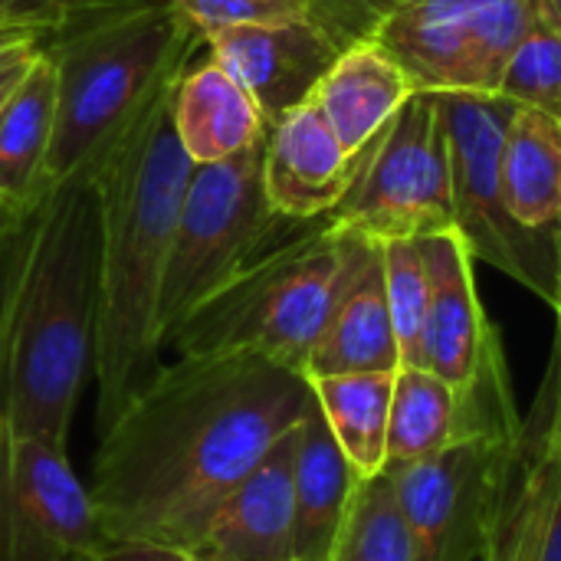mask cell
Returning a JSON list of instances; mask_svg holds the SVG:
<instances>
[{"mask_svg":"<svg viewBox=\"0 0 561 561\" xmlns=\"http://www.w3.org/2000/svg\"><path fill=\"white\" fill-rule=\"evenodd\" d=\"M329 220L381 243L457 230L450 145L437 92H411L371 141L355 184Z\"/></svg>","mask_w":561,"mask_h":561,"instance_id":"obj_9","label":"cell"},{"mask_svg":"<svg viewBox=\"0 0 561 561\" xmlns=\"http://www.w3.org/2000/svg\"><path fill=\"white\" fill-rule=\"evenodd\" d=\"M411 92L414 89L401 66L371 39H358L345 46L332 69L322 76L312 102L339 135L342 148L358 154L391 125Z\"/></svg>","mask_w":561,"mask_h":561,"instance_id":"obj_20","label":"cell"},{"mask_svg":"<svg viewBox=\"0 0 561 561\" xmlns=\"http://www.w3.org/2000/svg\"><path fill=\"white\" fill-rule=\"evenodd\" d=\"M411 0H312V16H319L345 46L368 39L375 23Z\"/></svg>","mask_w":561,"mask_h":561,"instance_id":"obj_29","label":"cell"},{"mask_svg":"<svg viewBox=\"0 0 561 561\" xmlns=\"http://www.w3.org/2000/svg\"><path fill=\"white\" fill-rule=\"evenodd\" d=\"M112 561H191V556L171 552V549H125L112 556Z\"/></svg>","mask_w":561,"mask_h":561,"instance_id":"obj_32","label":"cell"},{"mask_svg":"<svg viewBox=\"0 0 561 561\" xmlns=\"http://www.w3.org/2000/svg\"><path fill=\"white\" fill-rule=\"evenodd\" d=\"M312 398L348 457L358 480L378 477L388 460V417L394 371H358L309 378Z\"/></svg>","mask_w":561,"mask_h":561,"instance_id":"obj_23","label":"cell"},{"mask_svg":"<svg viewBox=\"0 0 561 561\" xmlns=\"http://www.w3.org/2000/svg\"><path fill=\"white\" fill-rule=\"evenodd\" d=\"M99 322L92 178L46 191L0 256V421L66 450Z\"/></svg>","mask_w":561,"mask_h":561,"instance_id":"obj_2","label":"cell"},{"mask_svg":"<svg viewBox=\"0 0 561 561\" xmlns=\"http://www.w3.org/2000/svg\"><path fill=\"white\" fill-rule=\"evenodd\" d=\"M503 197L526 230L556 233L561 220V122L519 105L503 138Z\"/></svg>","mask_w":561,"mask_h":561,"instance_id":"obj_22","label":"cell"},{"mask_svg":"<svg viewBox=\"0 0 561 561\" xmlns=\"http://www.w3.org/2000/svg\"><path fill=\"white\" fill-rule=\"evenodd\" d=\"M460 440L457 388L427 368H398L388 417V460L404 467Z\"/></svg>","mask_w":561,"mask_h":561,"instance_id":"obj_24","label":"cell"},{"mask_svg":"<svg viewBox=\"0 0 561 561\" xmlns=\"http://www.w3.org/2000/svg\"><path fill=\"white\" fill-rule=\"evenodd\" d=\"M263 154L266 138L227 161L194 164L161 283V345H168L171 332L204 299H210L247 263L273 247L283 224H293L270 207L263 187Z\"/></svg>","mask_w":561,"mask_h":561,"instance_id":"obj_6","label":"cell"},{"mask_svg":"<svg viewBox=\"0 0 561 561\" xmlns=\"http://www.w3.org/2000/svg\"><path fill=\"white\" fill-rule=\"evenodd\" d=\"M368 148L371 141L348 154L319 105L312 99L302 102L266 135L263 187L270 207L293 224L329 217L355 184Z\"/></svg>","mask_w":561,"mask_h":561,"instance_id":"obj_14","label":"cell"},{"mask_svg":"<svg viewBox=\"0 0 561 561\" xmlns=\"http://www.w3.org/2000/svg\"><path fill=\"white\" fill-rule=\"evenodd\" d=\"M309 3H312V0H309Z\"/></svg>","mask_w":561,"mask_h":561,"instance_id":"obj_36","label":"cell"},{"mask_svg":"<svg viewBox=\"0 0 561 561\" xmlns=\"http://www.w3.org/2000/svg\"><path fill=\"white\" fill-rule=\"evenodd\" d=\"M358 477L332 437L319 404L299 421L293 457V503H296V559L332 561L342 536Z\"/></svg>","mask_w":561,"mask_h":561,"instance_id":"obj_19","label":"cell"},{"mask_svg":"<svg viewBox=\"0 0 561 561\" xmlns=\"http://www.w3.org/2000/svg\"><path fill=\"white\" fill-rule=\"evenodd\" d=\"M427 270V319L421 365L447 385H467L500 339L473 279V253L457 230L417 237Z\"/></svg>","mask_w":561,"mask_h":561,"instance_id":"obj_15","label":"cell"},{"mask_svg":"<svg viewBox=\"0 0 561 561\" xmlns=\"http://www.w3.org/2000/svg\"><path fill=\"white\" fill-rule=\"evenodd\" d=\"M332 561H414L411 529L388 470L358 480Z\"/></svg>","mask_w":561,"mask_h":561,"instance_id":"obj_25","label":"cell"},{"mask_svg":"<svg viewBox=\"0 0 561 561\" xmlns=\"http://www.w3.org/2000/svg\"><path fill=\"white\" fill-rule=\"evenodd\" d=\"M539 0H411L375 23L414 92H496L519 43L542 23Z\"/></svg>","mask_w":561,"mask_h":561,"instance_id":"obj_8","label":"cell"},{"mask_svg":"<svg viewBox=\"0 0 561 561\" xmlns=\"http://www.w3.org/2000/svg\"><path fill=\"white\" fill-rule=\"evenodd\" d=\"M171 125L194 164L227 161L266 138L253 95L214 59L187 66L171 89Z\"/></svg>","mask_w":561,"mask_h":561,"instance_id":"obj_18","label":"cell"},{"mask_svg":"<svg viewBox=\"0 0 561 561\" xmlns=\"http://www.w3.org/2000/svg\"><path fill=\"white\" fill-rule=\"evenodd\" d=\"M500 95L539 108L561 122V30L542 20L513 53L500 79Z\"/></svg>","mask_w":561,"mask_h":561,"instance_id":"obj_27","label":"cell"},{"mask_svg":"<svg viewBox=\"0 0 561 561\" xmlns=\"http://www.w3.org/2000/svg\"><path fill=\"white\" fill-rule=\"evenodd\" d=\"M385 260V293L391 309V325L401 352V368H424L421 365V342H424V319H427V270L417 240L398 237L381 243Z\"/></svg>","mask_w":561,"mask_h":561,"instance_id":"obj_26","label":"cell"},{"mask_svg":"<svg viewBox=\"0 0 561 561\" xmlns=\"http://www.w3.org/2000/svg\"><path fill=\"white\" fill-rule=\"evenodd\" d=\"M56 118L43 164V194L89 178L145 102L204 46L171 0H92L49 43Z\"/></svg>","mask_w":561,"mask_h":561,"instance_id":"obj_4","label":"cell"},{"mask_svg":"<svg viewBox=\"0 0 561 561\" xmlns=\"http://www.w3.org/2000/svg\"><path fill=\"white\" fill-rule=\"evenodd\" d=\"M92 0H0V33L53 36Z\"/></svg>","mask_w":561,"mask_h":561,"instance_id":"obj_30","label":"cell"},{"mask_svg":"<svg viewBox=\"0 0 561 561\" xmlns=\"http://www.w3.org/2000/svg\"><path fill=\"white\" fill-rule=\"evenodd\" d=\"M23 217H26V210H20V207L0 201V256H3V250H7V243H10V237L16 233V227H20Z\"/></svg>","mask_w":561,"mask_h":561,"instance_id":"obj_34","label":"cell"},{"mask_svg":"<svg viewBox=\"0 0 561 561\" xmlns=\"http://www.w3.org/2000/svg\"><path fill=\"white\" fill-rule=\"evenodd\" d=\"M539 7H542V16L561 30V0H539Z\"/></svg>","mask_w":561,"mask_h":561,"instance_id":"obj_35","label":"cell"},{"mask_svg":"<svg viewBox=\"0 0 561 561\" xmlns=\"http://www.w3.org/2000/svg\"><path fill=\"white\" fill-rule=\"evenodd\" d=\"M89 486L62 447L0 421V561H112Z\"/></svg>","mask_w":561,"mask_h":561,"instance_id":"obj_10","label":"cell"},{"mask_svg":"<svg viewBox=\"0 0 561 561\" xmlns=\"http://www.w3.org/2000/svg\"><path fill=\"white\" fill-rule=\"evenodd\" d=\"M552 309H556V345H552V358L561 362V220L559 230H556V302H552Z\"/></svg>","mask_w":561,"mask_h":561,"instance_id":"obj_33","label":"cell"},{"mask_svg":"<svg viewBox=\"0 0 561 561\" xmlns=\"http://www.w3.org/2000/svg\"><path fill=\"white\" fill-rule=\"evenodd\" d=\"M181 76V72H178ZM171 76L89 174L99 197L95 431L122 414L154 371L158 302L178 214L194 171L171 125Z\"/></svg>","mask_w":561,"mask_h":561,"instance_id":"obj_3","label":"cell"},{"mask_svg":"<svg viewBox=\"0 0 561 561\" xmlns=\"http://www.w3.org/2000/svg\"><path fill=\"white\" fill-rule=\"evenodd\" d=\"M398 368H401V352H398L388 293H385L381 240H371L355 230L352 266L332 306V316L309 355L306 378L398 371Z\"/></svg>","mask_w":561,"mask_h":561,"instance_id":"obj_17","label":"cell"},{"mask_svg":"<svg viewBox=\"0 0 561 561\" xmlns=\"http://www.w3.org/2000/svg\"><path fill=\"white\" fill-rule=\"evenodd\" d=\"M539 561H561V486L549 516V529H546V542H542V559Z\"/></svg>","mask_w":561,"mask_h":561,"instance_id":"obj_31","label":"cell"},{"mask_svg":"<svg viewBox=\"0 0 561 561\" xmlns=\"http://www.w3.org/2000/svg\"><path fill=\"white\" fill-rule=\"evenodd\" d=\"M299 427L273 444L250 477L224 500L191 561H299L293 457Z\"/></svg>","mask_w":561,"mask_h":561,"instance_id":"obj_16","label":"cell"},{"mask_svg":"<svg viewBox=\"0 0 561 561\" xmlns=\"http://www.w3.org/2000/svg\"><path fill=\"white\" fill-rule=\"evenodd\" d=\"M204 46L210 49V59L253 95L266 128L309 102L345 49V43L312 13L299 20L210 30L204 33Z\"/></svg>","mask_w":561,"mask_h":561,"instance_id":"obj_12","label":"cell"},{"mask_svg":"<svg viewBox=\"0 0 561 561\" xmlns=\"http://www.w3.org/2000/svg\"><path fill=\"white\" fill-rule=\"evenodd\" d=\"M171 7L204 33L240 23H276L312 13L309 0H171Z\"/></svg>","mask_w":561,"mask_h":561,"instance_id":"obj_28","label":"cell"},{"mask_svg":"<svg viewBox=\"0 0 561 561\" xmlns=\"http://www.w3.org/2000/svg\"><path fill=\"white\" fill-rule=\"evenodd\" d=\"M355 230L329 217L299 224L227 286L204 299L168 339L178 355H263L306 375L352 266Z\"/></svg>","mask_w":561,"mask_h":561,"instance_id":"obj_5","label":"cell"},{"mask_svg":"<svg viewBox=\"0 0 561 561\" xmlns=\"http://www.w3.org/2000/svg\"><path fill=\"white\" fill-rule=\"evenodd\" d=\"M56 118V66L46 46L0 108V201L30 210L43 197V164Z\"/></svg>","mask_w":561,"mask_h":561,"instance_id":"obj_21","label":"cell"},{"mask_svg":"<svg viewBox=\"0 0 561 561\" xmlns=\"http://www.w3.org/2000/svg\"><path fill=\"white\" fill-rule=\"evenodd\" d=\"M516 434L470 437L434 457L385 467L411 529L414 561H477L483 556Z\"/></svg>","mask_w":561,"mask_h":561,"instance_id":"obj_11","label":"cell"},{"mask_svg":"<svg viewBox=\"0 0 561 561\" xmlns=\"http://www.w3.org/2000/svg\"><path fill=\"white\" fill-rule=\"evenodd\" d=\"M561 486V362L549 358L529 417L510 447L496 516L480 561H539Z\"/></svg>","mask_w":561,"mask_h":561,"instance_id":"obj_13","label":"cell"},{"mask_svg":"<svg viewBox=\"0 0 561 561\" xmlns=\"http://www.w3.org/2000/svg\"><path fill=\"white\" fill-rule=\"evenodd\" d=\"M306 375L263 355H178L99 434L89 496L115 556H191L224 500L312 408Z\"/></svg>","mask_w":561,"mask_h":561,"instance_id":"obj_1","label":"cell"},{"mask_svg":"<svg viewBox=\"0 0 561 561\" xmlns=\"http://www.w3.org/2000/svg\"><path fill=\"white\" fill-rule=\"evenodd\" d=\"M447 145L454 227L473 260L496 266L542 302H556V233L526 230L503 197V138L516 102L500 92H437Z\"/></svg>","mask_w":561,"mask_h":561,"instance_id":"obj_7","label":"cell"}]
</instances>
